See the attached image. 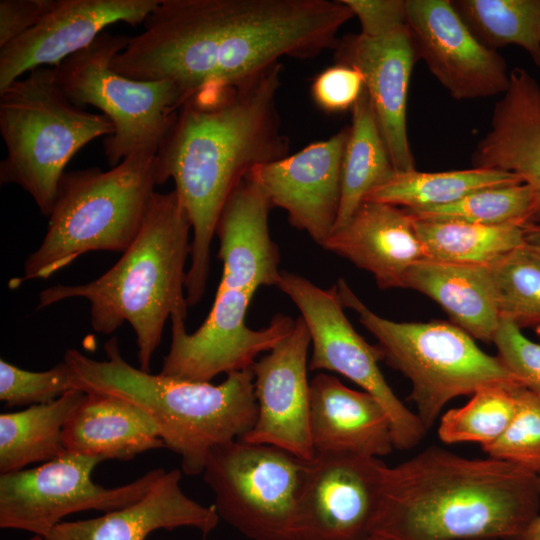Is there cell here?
<instances>
[{
	"label": "cell",
	"instance_id": "6da1fadb",
	"mask_svg": "<svg viewBox=\"0 0 540 540\" xmlns=\"http://www.w3.org/2000/svg\"><path fill=\"white\" fill-rule=\"evenodd\" d=\"M352 18L342 0H160L111 66L131 79L171 81L183 104L283 57L334 50L339 29Z\"/></svg>",
	"mask_w": 540,
	"mask_h": 540
},
{
	"label": "cell",
	"instance_id": "7a4b0ae2",
	"mask_svg": "<svg viewBox=\"0 0 540 540\" xmlns=\"http://www.w3.org/2000/svg\"><path fill=\"white\" fill-rule=\"evenodd\" d=\"M281 68L278 62L236 84L189 97L155 155L157 185L174 181L192 228L188 306L205 293L210 246L230 196L253 167L288 156L276 106Z\"/></svg>",
	"mask_w": 540,
	"mask_h": 540
},
{
	"label": "cell",
	"instance_id": "3957f363",
	"mask_svg": "<svg viewBox=\"0 0 540 540\" xmlns=\"http://www.w3.org/2000/svg\"><path fill=\"white\" fill-rule=\"evenodd\" d=\"M539 509L536 475L432 445L387 466L371 534L390 540H518Z\"/></svg>",
	"mask_w": 540,
	"mask_h": 540
},
{
	"label": "cell",
	"instance_id": "277c9868",
	"mask_svg": "<svg viewBox=\"0 0 540 540\" xmlns=\"http://www.w3.org/2000/svg\"><path fill=\"white\" fill-rule=\"evenodd\" d=\"M191 230L175 190L156 192L136 238L110 269L88 283L42 290L36 309L83 298L90 305L94 331L110 334L127 322L136 335L139 368L150 372L167 320L187 317L185 266Z\"/></svg>",
	"mask_w": 540,
	"mask_h": 540
},
{
	"label": "cell",
	"instance_id": "5b68a950",
	"mask_svg": "<svg viewBox=\"0 0 540 540\" xmlns=\"http://www.w3.org/2000/svg\"><path fill=\"white\" fill-rule=\"evenodd\" d=\"M106 360L68 349L75 388L120 397L144 409L155 421L165 447L181 458L186 475L202 474L209 451L239 439L255 424L258 408L251 368L227 374L213 385L152 374L130 365L117 337L104 345Z\"/></svg>",
	"mask_w": 540,
	"mask_h": 540
},
{
	"label": "cell",
	"instance_id": "8992f818",
	"mask_svg": "<svg viewBox=\"0 0 540 540\" xmlns=\"http://www.w3.org/2000/svg\"><path fill=\"white\" fill-rule=\"evenodd\" d=\"M156 185L151 153L133 154L107 171H66L46 234L15 285L48 279L90 251L123 253L143 224Z\"/></svg>",
	"mask_w": 540,
	"mask_h": 540
},
{
	"label": "cell",
	"instance_id": "52a82bcc",
	"mask_svg": "<svg viewBox=\"0 0 540 540\" xmlns=\"http://www.w3.org/2000/svg\"><path fill=\"white\" fill-rule=\"evenodd\" d=\"M113 131L105 115L68 98L55 67L35 68L0 90V134L7 149L0 183L22 188L49 217L72 157Z\"/></svg>",
	"mask_w": 540,
	"mask_h": 540
},
{
	"label": "cell",
	"instance_id": "ba28073f",
	"mask_svg": "<svg viewBox=\"0 0 540 540\" xmlns=\"http://www.w3.org/2000/svg\"><path fill=\"white\" fill-rule=\"evenodd\" d=\"M336 287L344 308L352 309L378 341L383 360L410 381L409 399L427 430L456 397L488 384L522 386L498 356L486 354L453 323L395 322L368 308L344 279Z\"/></svg>",
	"mask_w": 540,
	"mask_h": 540
},
{
	"label": "cell",
	"instance_id": "9c48e42d",
	"mask_svg": "<svg viewBox=\"0 0 540 540\" xmlns=\"http://www.w3.org/2000/svg\"><path fill=\"white\" fill-rule=\"evenodd\" d=\"M129 38L103 32L55 67L59 84L73 103L96 107L111 121L114 131L104 140L111 167L133 154L156 155L182 105L171 81L135 80L112 68V59Z\"/></svg>",
	"mask_w": 540,
	"mask_h": 540
},
{
	"label": "cell",
	"instance_id": "30bf717a",
	"mask_svg": "<svg viewBox=\"0 0 540 540\" xmlns=\"http://www.w3.org/2000/svg\"><path fill=\"white\" fill-rule=\"evenodd\" d=\"M309 461L236 439L209 451L202 474L219 519L250 540H294Z\"/></svg>",
	"mask_w": 540,
	"mask_h": 540
},
{
	"label": "cell",
	"instance_id": "8fae6325",
	"mask_svg": "<svg viewBox=\"0 0 540 540\" xmlns=\"http://www.w3.org/2000/svg\"><path fill=\"white\" fill-rule=\"evenodd\" d=\"M297 306L309 330V370L339 373L375 397L388 414L394 448L417 446L427 429L385 380L378 363L383 354L359 335L347 319L336 284L323 289L298 274L281 271L276 285Z\"/></svg>",
	"mask_w": 540,
	"mask_h": 540
},
{
	"label": "cell",
	"instance_id": "7c38bea8",
	"mask_svg": "<svg viewBox=\"0 0 540 540\" xmlns=\"http://www.w3.org/2000/svg\"><path fill=\"white\" fill-rule=\"evenodd\" d=\"M101 458L73 452L41 465L0 475V527L46 536L63 518L77 512L104 513L142 498L166 472L147 471L136 480L106 488L92 480Z\"/></svg>",
	"mask_w": 540,
	"mask_h": 540
},
{
	"label": "cell",
	"instance_id": "4fadbf2b",
	"mask_svg": "<svg viewBox=\"0 0 540 540\" xmlns=\"http://www.w3.org/2000/svg\"><path fill=\"white\" fill-rule=\"evenodd\" d=\"M386 469L376 457L316 454L301 491L294 540H358L371 534Z\"/></svg>",
	"mask_w": 540,
	"mask_h": 540
},
{
	"label": "cell",
	"instance_id": "5bb4252c",
	"mask_svg": "<svg viewBox=\"0 0 540 540\" xmlns=\"http://www.w3.org/2000/svg\"><path fill=\"white\" fill-rule=\"evenodd\" d=\"M407 25L418 55L456 100L504 94L510 72L504 58L484 46L450 0H406Z\"/></svg>",
	"mask_w": 540,
	"mask_h": 540
},
{
	"label": "cell",
	"instance_id": "9a60e30c",
	"mask_svg": "<svg viewBox=\"0 0 540 540\" xmlns=\"http://www.w3.org/2000/svg\"><path fill=\"white\" fill-rule=\"evenodd\" d=\"M309 330L303 318L251 366L257 402L252 429L239 439L284 449L304 460L315 452L309 427Z\"/></svg>",
	"mask_w": 540,
	"mask_h": 540
},
{
	"label": "cell",
	"instance_id": "2e32d148",
	"mask_svg": "<svg viewBox=\"0 0 540 540\" xmlns=\"http://www.w3.org/2000/svg\"><path fill=\"white\" fill-rule=\"evenodd\" d=\"M348 135L349 126L291 156L257 165L246 176L272 207L287 212L292 226L321 246L334 231L339 213Z\"/></svg>",
	"mask_w": 540,
	"mask_h": 540
},
{
	"label": "cell",
	"instance_id": "e0dca14e",
	"mask_svg": "<svg viewBox=\"0 0 540 540\" xmlns=\"http://www.w3.org/2000/svg\"><path fill=\"white\" fill-rule=\"evenodd\" d=\"M160 0H54L27 32L0 49V90L29 71L59 66L115 23H144Z\"/></svg>",
	"mask_w": 540,
	"mask_h": 540
},
{
	"label": "cell",
	"instance_id": "ac0fdd59",
	"mask_svg": "<svg viewBox=\"0 0 540 540\" xmlns=\"http://www.w3.org/2000/svg\"><path fill=\"white\" fill-rule=\"evenodd\" d=\"M335 64L358 69L396 172L415 170L407 134V102L419 59L408 25L381 37L348 34L334 49Z\"/></svg>",
	"mask_w": 540,
	"mask_h": 540
},
{
	"label": "cell",
	"instance_id": "d6986e66",
	"mask_svg": "<svg viewBox=\"0 0 540 540\" xmlns=\"http://www.w3.org/2000/svg\"><path fill=\"white\" fill-rule=\"evenodd\" d=\"M309 427L315 455L379 458L394 448L390 420L381 403L326 373L310 381Z\"/></svg>",
	"mask_w": 540,
	"mask_h": 540
},
{
	"label": "cell",
	"instance_id": "ffe728a7",
	"mask_svg": "<svg viewBox=\"0 0 540 540\" xmlns=\"http://www.w3.org/2000/svg\"><path fill=\"white\" fill-rule=\"evenodd\" d=\"M181 477L179 469L166 471L135 503L96 518L62 521L43 540H145L153 531L181 527L207 535L220 520L216 509L188 497Z\"/></svg>",
	"mask_w": 540,
	"mask_h": 540
},
{
	"label": "cell",
	"instance_id": "44dd1931",
	"mask_svg": "<svg viewBox=\"0 0 540 540\" xmlns=\"http://www.w3.org/2000/svg\"><path fill=\"white\" fill-rule=\"evenodd\" d=\"M322 247L371 273L381 289L404 288L409 269L425 259L412 217L374 201H363Z\"/></svg>",
	"mask_w": 540,
	"mask_h": 540
},
{
	"label": "cell",
	"instance_id": "7402d4cb",
	"mask_svg": "<svg viewBox=\"0 0 540 540\" xmlns=\"http://www.w3.org/2000/svg\"><path fill=\"white\" fill-rule=\"evenodd\" d=\"M490 129L476 145L473 167L519 176L533 192L540 222V85L523 68L510 71V84L495 104Z\"/></svg>",
	"mask_w": 540,
	"mask_h": 540
},
{
	"label": "cell",
	"instance_id": "603a6c76",
	"mask_svg": "<svg viewBox=\"0 0 540 540\" xmlns=\"http://www.w3.org/2000/svg\"><path fill=\"white\" fill-rule=\"evenodd\" d=\"M67 452L127 461L165 447L153 418L120 397L88 392L63 430Z\"/></svg>",
	"mask_w": 540,
	"mask_h": 540
},
{
	"label": "cell",
	"instance_id": "cb8c5ba5",
	"mask_svg": "<svg viewBox=\"0 0 540 540\" xmlns=\"http://www.w3.org/2000/svg\"><path fill=\"white\" fill-rule=\"evenodd\" d=\"M404 288L435 301L452 323L474 339L493 343L501 316L489 265L423 259L407 272Z\"/></svg>",
	"mask_w": 540,
	"mask_h": 540
},
{
	"label": "cell",
	"instance_id": "d4e9b609",
	"mask_svg": "<svg viewBox=\"0 0 540 540\" xmlns=\"http://www.w3.org/2000/svg\"><path fill=\"white\" fill-rule=\"evenodd\" d=\"M86 398L87 392L73 389L51 402L0 414V473L23 470L67 452L64 427Z\"/></svg>",
	"mask_w": 540,
	"mask_h": 540
},
{
	"label": "cell",
	"instance_id": "484cf974",
	"mask_svg": "<svg viewBox=\"0 0 540 540\" xmlns=\"http://www.w3.org/2000/svg\"><path fill=\"white\" fill-rule=\"evenodd\" d=\"M395 169L366 90L352 109L341 175V201L334 230L348 222L367 194Z\"/></svg>",
	"mask_w": 540,
	"mask_h": 540
},
{
	"label": "cell",
	"instance_id": "4316f807",
	"mask_svg": "<svg viewBox=\"0 0 540 540\" xmlns=\"http://www.w3.org/2000/svg\"><path fill=\"white\" fill-rule=\"evenodd\" d=\"M519 183L523 182L516 174L482 167L442 172L395 171L371 190L364 201L423 209L455 202L478 190Z\"/></svg>",
	"mask_w": 540,
	"mask_h": 540
},
{
	"label": "cell",
	"instance_id": "83f0119b",
	"mask_svg": "<svg viewBox=\"0 0 540 540\" xmlns=\"http://www.w3.org/2000/svg\"><path fill=\"white\" fill-rule=\"evenodd\" d=\"M413 219V218H412ZM425 259L489 265L525 245L524 225H485L413 219Z\"/></svg>",
	"mask_w": 540,
	"mask_h": 540
},
{
	"label": "cell",
	"instance_id": "f1b7e54d",
	"mask_svg": "<svg viewBox=\"0 0 540 540\" xmlns=\"http://www.w3.org/2000/svg\"><path fill=\"white\" fill-rule=\"evenodd\" d=\"M456 11L487 48H522L540 66V0H456Z\"/></svg>",
	"mask_w": 540,
	"mask_h": 540
},
{
	"label": "cell",
	"instance_id": "f546056e",
	"mask_svg": "<svg viewBox=\"0 0 540 540\" xmlns=\"http://www.w3.org/2000/svg\"><path fill=\"white\" fill-rule=\"evenodd\" d=\"M519 387L488 384L477 389L465 405L441 417L440 440L446 444L478 443L482 449L495 443L515 414Z\"/></svg>",
	"mask_w": 540,
	"mask_h": 540
},
{
	"label": "cell",
	"instance_id": "4dcf8cb0",
	"mask_svg": "<svg viewBox=\"0 0 540 540\" xmlns=\"http://www.w3.org/2000/svg\"><path fill=\"white\" fill-rule=\"evenodd\" d=\"M404 210L420 221L525 225L533 220L536 204L530 187L519 183L478 190L442 206Z\"/></svg>",
	"mask_w": 540,
	"mask_h": 540
},
{
	"label": "cell",
	"instance_id": "1f68e13d",
	"mask_svg": "<svg viewBox=\"0 0 540 540\" xmlns=\"http://www.w3.org/2000/svg\"><path fill=\"white\" fill-rule=\"evenodd\" d=\"M501 319L540 328V257L525 245L490 264Z\"/></svg>",
	"mask_w": 540,
	"mask_h": 540
},
{
	"label": "cell",
	"instance_id": "d6a6232c",
	"mask_svg": "<svg viewBox=\"0 0 540 540\" xmlns=\"http://www.w3.org/2000/svg\"><path fill=\"white\" fill-rule=\"evenodd\" d=\"M516 396L517 407L508 428L483 451L540 477V398L523 386Z\"/></svg>",
	"mask_w": 540,
	"mask_h": 540
},
{
	"label": "cell",
	"instance_id": "836d02e7",
	"mask_svg": "<svg viewBox=\"0 0 540 540\" xmlns=\"http://www.w3.org/2000/svg\"><path fill=\"white\" fill-rule=\"evenodd\" d=\"M73 389H76L73 374L64 360L40 372L0 360V400L7 407L48 403Z\"/></svg>",
	"mask_w": 540,
	"mask_h": 540
},
{
	"label": "cell",
	"instance_id": "e575fe53",
	"mask_svg": "<svg viewBox=\"0 0 540 540\" xmlns=\"http://www.w3.org/2000/svg\"><path fill=\"white\" fill-rule=\"evenodd\" d=\"M493 343L506 368L523 387L540 398V345L526 338L507 319L501 320Z\"/></svg>",
	"mask_w": 540,
	"mask_h": 540
},
{
	"label": "cell",
	"instance_id": "d590c367",
	"mask_svg": "<svg viewBox=\"0 0 540 540\" xmlns=\"http://www.w3.org/2000/svg\"><path fill=\"white\" fill-rule=\"evenodd\" d=\"M364 90L361 72L344 64H335L322 71L311 87L316 105L330 113L352 110Z\"/></svg>",
	"mask_w": 540,
	"mask_h": 540
},
{
	"label": "cell",
	"instance_id": "8d00e7d4",
	"mask_svg": "<svg viewBox=\"0 0 540 540\" xmlns=\"http://www.w3.org/2000/svg\"><path fill=\"white\" fill-rule=\"evenodd\" d=\"M359 19L361 34L376 38L407 26L406 0H342Z\"/></svg>",
	"mask_w": 540,
	"mask_h": 540
},
{
	"label": "cell",
	"instance_id": "74e56055",
	"mask_svg": "<svg viewBox=\"0 0 540 540\" xmlns=\"http://www.w3.org/2000/svg\"><path fill=\"white\" fill-rule=\"evenodd\" d=\"M54 0H1L0 49L31 29Z\"/></svg>",
	"mask_w": 540,
	"mask_h": 540
},
{
	"label": "cell",
	"instance_id": "f35d334b",
	"mask_svg": "<svg viewBox=\"0 0 540 540\" xmlns=\"http://www.w3.org/2000/svg\"><path fill=\"white\" fill-rule=\"evenodd\" d=\"M525 247L540 257V222H529L524 225Z\"/></svg>",
	"mask_w": 540,
	"mask_h": 540
},
{
	"label": "cell",
	"instance_id": "ab89813d",
	"mask_svg": "<svg viewBox=\"0 0 540 540\" xmlns=\"http://www.w3.org/2000/svg\"><path fill=\"white\" fill-rule=\"evenodd\" d=\"M538 486L540 491V477H538ZM518 540H540V513L527 526Z\"/></svg>",
	"mask_w": 540,
	"mask_h": 540
},
{
	"label": "cell",
	"instance_id": "60d3db41",
	"mask_svg": "<svg viewBox=\"0 0 540 540\" xmlns=\"http://www.w3.org/2000/svg\"><path fill=\"white\" fill-rule=\"evenodd\" d=\"M358 540H390V539H387L385 537H382V536H379V535H376V534H369L361 539H358Z\"/></svg>",
	"mask_w": 540,
	"mask_h": 540
},
{
	"label": "cell",
	"instance_id": "b9f144b4",
	"mask_svg": "<svg viewBox=\"0 0 540 540\" xmlns=\"http://www.w3.org/2000/svg\"><path fill=\"white\" fill-rule=\"evenodd\" d=\"M28 540H43V537L39 536V535H33L30 539Z\"/></svg>",
	"mask_w": 540,
	"mask_h": 540
},
{
	"label": "cell",
	"instance_id": "7bdbcfd3",
	"mask_svg": "<svg viewBox=\"0 0 540 540\" xmlns=\"http://www.w3.org/2000/svg\"><path fill=\"white\" fill-rule=\"evenodd\" d=\"M538 38H539V41H540V26L538 28Z\"/></svg>",
	"mask_w": 540,
	"mask_h": 540
}]
</instances>
